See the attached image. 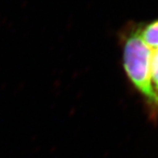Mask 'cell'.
Returning <instances> with one entry per match:
<instances>
[{
	"mask_svg": "<svg viewBox=\"0 0 158 158\" xmlns=\"http://www.w3.org/2000/svg\"><path fill=\"white\" fill-rule=\"evenodd\" d=\"M122 62L125 73L146 102L153 115H158V106L150 82L151 48L141 39L139 27L132 28L123 34Z\"/></svg>",
	"mask_w": 158,
	"mask_h": 158,
	"instance_id": "1",
	"label": "cell"
},
{
	"mask_svg": "<svg viewBox=\"0 0 158 158\" xmlns=\"http://www.w3.org/2000/svg\"><path fill=\"white\" fill-rule=\"evenodd\" d=\"M150 82L153 92L158 106V48L151 49Z\"/></svg>",
	"mask_w": 158,
	"mask_h": 158,
	"instance_id": "3",
	"label": "cell"
},
{
	"mask_svg": "<svg viewBox=\"0 0 158 158\" xmlns=\"http://www.w3.org/2000/svg\"><path fill=\"white\" fill-rule=\"evenodd\" d=\"M141 39L151 49L158 48V19L139 27Z\"/></svg>",
	"mask_w": 158,
	"mask_h": 158,
	"instance_id": "2",
	"label": "cell"
}]
</instances>
